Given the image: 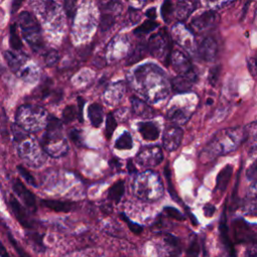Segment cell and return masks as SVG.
<instances>
[{
  "label": "cell",
  "mask_w": 257,
  "mask_h": 257,
  "mask_svg": "<svg viewBox=\"0 0 257 257\" xmlns=\"http://www.w3.org/2000/svg\"><path fill=\"white\" fill-rule=\"evenodd\" d=\"M247 178L252 182H257V160L253 162L246 172Z\"/></svg>",
  "instance_id": "ee69618b"
},
{
  "label": "cell",
  "mask_w": 257,
  "mask_h": 257,
  "mask_svg": "<svg viewBox=\"0 0 257 257\" xmlns=\"http://www.w3.org/2000/svg\"><path fill=\"white\" fill-rule=\"evenodd\" d=\"M187 215L190 217V220H191V222L193 223V225H198V220L196 219V217L193 215L190 211H189V209L187 208Z\"/></svg>",
  "instance_id": "11a10c76"
},
{
  "label": "cell",
  "mask_w": 257,
  "mask_h": 257,
  "mask_svg": "<svg viewBox=\"0 0 257 257\" xmlns=\"http://www.w3.org/2000/svg\"><path fill=\"white\" fill-rule=\"evenodd\" d=\"M22 1H23V0H13V2H12V8H11L12 13L16 12V11L19 9V7H20L21 4H22Z\"/></svg>",
  "instance_id": "816d5d0a"
},
{
  "label": "cell",
  "mask_w": 257,
  "mask_h": 257,
  "mask_svg": "<svg viewBox=\"0 0 257 257\" xmlns=\"http://www.w3.org/2000/svg\"><path fill=\"white\" fill-rule=\"evenodd\" d=\"M245 257H257V245H254L252 247H250L246 251Z\"/></svg>",
  "instance_id": "681fc988"
},
{
  "label": "cell",
  "mask_w": 257,
  "mask_h": 257,
  "mask_svg": "<svg viewBox=\"0 0 257 257\" xmlns=\"http://www.w3.org/2000/svg\"><path fill=\"white\" fill-rule=\"evenodd\" d=\"M218 22H219V15L216 12L206 11L193 19L190 26L193 31L199 34V32L214 27Z\"/></svg>",
  "instance_id": "30bf717a"
},
{
  "label": "cell",
  "mask_w": 257,
  "mask_h": 257,
  "mask_svg": "<svg viewBox=\"0 0 257 257\" xmlns=\"http://www.w3.org/2000/svg\"><path fill=\"white\" fill-rule=\"evenodd\" d=\"M5 59L7 61L8 67L13 73H19L22 70V66L24 63V58L25 56L23 55H17L15 53H12L10 51H5L4 52Z\"/></svg>",
  "instance_id": "cb8c5ba5"
},
{
  "label": "cell",
  "mask_w": 257,
  "mask_h": 257,
  "mask_svg": "<svg viewBox=\"0 0 257 257\" xmlns=\"http://www.w3.org/2000/svg\"><path fill=\"white\" fill-rule=\"evenodd\" d=\"M70 137L72 141L77 145V146H83V139H82V134L78 130H72L70 133Z\"/></svg>",
  "instance_id": "7dc6e473"
},
{
  "label": "cell",
  "mask_w": 257,
  "mask_h": 257,
  "mask_svg": "<svg viewBox=\"0 0 257 257\" xmlns=\"http://www.w3.org/2000/svg\"><path fill=\"white\" fill-rule=\"evenodd\" d=\"M132 107H133L135 114H137L138 116H140L142 118H150L154 115L153 110L147 104H145L141 100L135 98V96H133L132 98Z\"/></svg>",
  "instance_id": "d4e9b609"
},
{
  "label": "cell",
  "mask_w": 257,
  "mask_h": 257,
  "mask_svg": "<svg viewBox=\"0 0 257 257\" xmlns=\"http://www.w3.org/2000/svg\"><path fill=\"white\" fill-rule=\"evenodd\" d=\"M85 101L82 98H79V119L81 122H83V107H84Z\"/></svg>",
  "instance_id": "f5cc1de1"
},
{
  "label": "cell",
  "mask_w": 257,
  "mask_h": 257,
  "mask_svg": "<svg viewBox=\"0 0 257 257\" xmlns=\"http://www.w3.org/2000/svg\"><path fill=\"white\" fill-rule=\"evenodd\" d=\"M158 26H159V23L156 22L155 20H147L146 22L141 24L139 27H137V29L135 30V34L146 35V34H149V32L153 31Z\"/></svg>",
  "instance_id": "1f68e13d"
},
{
  "label": "cell",
  "mask_w": 257,
  "mask_h": 257,
  "mask_svg": "<svg viewBox=\"0 0 257 257\" xmlns=\"http://www.w3.org/2000/svg\"><path fill=\"white\" fill-rule=\"evenodd\" d=\"M206 1H208V2H215V1H217V0H206Z\"/></svg>",
  "instance_id": "680465c9"
},
{
  "label": "cell",
  "mask_w": 257,
  "mask_h": 257,
  "mask_svg": "<svg viewBox=\"0 0 257 257\" xmlns=\"http://www.w3.org/2000/svg\"><path fill=\"white\" fill-rule=\"evenodd\" d=\"M77 109L74 106H68L66 109H64L63 113H62V117H63V122L66 124H69L71 122H73L77 116Z\"/></svg>",
  "instance_id": "8d00e7d4"
},
{
  "label": "cell",
  "mask_w": 257,
  "mask_h": 257,
  "mask_svg": "<svg viewBox=\"0 0 257 257\" xmlns=\"http://www.w3.org/2000/svg\"><path fill=\"white\" fill-rule=\"evenodd\" d=\"M136 85L141 94L150 102L156 103L168 93L167 81L164 73L154 64H147L139 68L135 73Z\"/></svg>",
  "instance_id": "6da1fadb"
},
{
  "label": "cell",
  "mask_w": 257,
  "mask_h": 257,
  "mask_svg": "<svg viewBox=\"0 0 257 257\" xmlns=\"http://www.w3.org/2000/svg\"><path fill=\"white\" fill-rule=\"evenodd\" d=\"M106 124H107V126H106V137H107L108 140H110L113 136L114 131L116 130V128H117V121H116L113 114L108 115Z\"/></svg>",
  "instance_id": "836d02e7"
},
{
  "label": "cell",
  "mask_w": 257,
  "mask_h": 257,
  "mask_svg": "<svg viewBox=\"0 0 257 257\" xmlns=\"http://www.w3.org/2000/svg\"><path fill=\"white\" fill-rule=\"evenodd\" d=\"M232 173H233V167L231 165H227L220 171L216 180V187H215L216 191L223 192L226 190L228 183L231 179Z\"/></svg>",
  "instance_id": "44dd1931"
},
{
  "label": "cell",
  "mask_w": 257,
  "mask_h": 257,
  "mask_svg": "<svg viewBox=\"0 0 257 257\" xmlns=\"http://www.w3.org/2000/svg\"><path fill=\"white\" fill-rule=\"evenodd\" d=\"M19 25L25 41L35 50H40L43 47L42 30L38 20L29 12H22L19 15Z\"/></svg>",
  "instance_id": "52a82bcc"
},
{
  "label": "cell",
  "mask_w": 257,
  "mask_h": 257,
  "mask_svg": "<svg viewBox=\"0 0 257 257\" xmlns=\"http://www.w3.org/2000/svg\"><path fill=\"white\" fill-rule=\"evenodd\" d=\"M139 131L142 137L147 141H155L160 136V128L155 123H140Z\"/></svg>",
  "instance_id": "ffe728a7"
},
{
  "label": "cell",
  "mask_w": 257,
  "mask_h": 257,
  "mask_svg": "<svg viewBox=\"0 0 257 257\" xmlns=\"http://www.w3.org/2000/svg\"><path fill=\"white\" fill-rule=\"evenodd\" d=\"M63 1H64V9H66L67 15L70 18H73L75 15L77 0H63Z\"/></svg>",
  "instance_id": "b9f144b4"
},
{
  "label": "cell",
  "mask_w": 257,
  "mask_h": 257,
  "mask_svg": "<svg viewBox=\"0 0 257 257\" xmlns=\"http://www.w3.org/2000/svg\"><path fill=\"white\" fill-rule=\"evenodd\" d=\"M115 23V18L111 14H104L101 20V28L103 31L109 30Z\"/></svg>",
  "instance_id": "ab89813d"
},
{
  "label": "cell",
  "mask_w": 257,
  "mask_h": 257,
  "mask_svg": "<svg viewBox=\"0 0 257 257\" xmlns=\"http://www.w3.org/2000/svg\"><path fill=\"white\" fill-rule=\"evenodd\" d=\"M171 62L174 70L180 76H186V75H191L195 73L194 70H193L190 60L180 51H174L172 53Z\"/></svg>",
  "instance_id": "7c38bea8"
},
{
  "label": "cell",
  "mask_w": 257,
  "mask_h": 257,
  "mask_svg": "<svg viewBox=\"0 0 257 257\" xmlns=\"http://www.w3.org/2000/svg\"><path fill=\"white\" fill-rule=\"evenodd\" d=\"M16 120L17 125L23 130L37 132L43 128L45 121H48V117L46 118V112L43 108L27 105L18 110Z\"/></svg>",
  "instance_id": "8992f818"
},
{
  "label": "cell",
  "mask_w": 257,
  "mask_h": 257,
  "mask_svg": "<svg viewBox=\"0 0 257 257\" xmlns=\"http://www.w3.org/2000/svg\"><path fill=\"white\" fill-rule=\"evenodd\" d=\"M12 187H13V191L18 195V197L25 203V205L29 209L36 211L37 210L36 196L32 194V193L17 179L14 180Z\"/></svg>",
  "instance_id": "9a60e30c"
},
{
  "label": "cell",
  "mask_w": 257,
  "mask_h": 257,
  "mask_svg": "<svg viewBox=\"0 0 257 257\" xmlns=\"http://www.w3.org/2000/svg\"><path fill=\"white\" fill-rule=\"evenodd\" d=\"M164 211H165V213H166L169 217H171V218H173V219H176V220H178V221H183V220L185 219V216H184L179 210H177V209L174 208V207H165Z\"/></svg>",
  "instance_id": "60d3db41"
},
{
  "label": "cell",
  "mask_w": 257,
  "mask_h": 257,
  "mask_svg": "<svg viewBox=\"0 0 257 257\" xmlns=\"http://www.w3.org/2000/svg\"><path fill=\"white\" fill-rule=\"evenodd\" d=\"M247 67L251 76H257V57H249L247 59Z\"/></svg>",
  "instance_id": "f6af8a7d"
},
{
  "label": "cell",
  "mask_w": 257,
  "mask_h": 257,
  "mask_svg": "<svg viewBox=\"0 0 257 257\" xmlns=\"http://www.w3.org/2000/svg\"><path fill=\"white\" fill-rule=\"evenodd\" d=\"M199 56L205 61H213L215 60L218 53V45L216 41L211 38H205L198 46Z\"/></svg>",
  "instance_id": "4fadbf2b"
},
{
  "label": "cell",
  "mask_w": 257,
  "mask_h": 257,
  "mask_svg": "<svg viewBox=\"0 0 257 257\" xmlns=\"http://www.w3.org/2000/svg\"><path fill=\"white\" fill-rule=\"evenodd\" d=\"M136 195L145 201H156L163 196V185L158 174L147 171L139 175L134 183Z\"/></svg>",
  "instance_id": "5b68a950"
},
{
  "label": "cell",
  "mask_w": 257,
  "mask_h": 257,
  "mask_svg": "<svg viewBox=\"0 0 257 257\" xmlns=\"http://www.w3.org/2000/svg\"><path fill=\"white\" fill-rule=\"evenodd\" d=\"M120 217H122V219L128 224V228L131 229V231H132L133 233H135V234H141V233L143 232L144 227L142 226V225H140V224H138V223H135V222H133L132 220L128 219V217H127V215H126L125 213H121V214H120Z\"/></svg>",
  "instance_id": "e575fe53"
},
{
  "label": "cell",
  "mask_w": 257,
  "mask_h": 257,
  "mask_svg": "<svg viewBox=\"0 0 257 257\" xmlns=\"http://www.w3.org/2000/svg\"><path fill=\"white\" fill-rule=\"evenodd\" d=\"M182 139H183L182 128H180L175 125H171L164 132V136H163L164 148L170 152L175 151L176 149L179 148Z\"/></svg>",
  "instance_id": "8fae6325"
},
{
  "label": "cell",
  "mask_w": 257,
  "mask_h": 257,
  "mask_svg": "<svg viewBox=\"0 0 257 257\" xmlns=\"http://www.w3.org/2000/svg\"><path fill=\"white\" fill-rule=\"evenodd\" d=\"M233 229H234V236L238 242L256 240L254 232H252L248 228L246 223L242 220H236L233 222Z\"/></svg>",
  "instance_id": "2e32d148"
},
{
  "label": "cell",
  "mask_w": 257,
  "mask_h": 257,
  "mask_svg": "<svg viewBox=\"0 0 257 257\" xmlns=\"http://www.w3.org/2000/svg\"><path fill=\"white\" fill-rule=\"evenodd\" d=\"M43 206L51 209L55 212H70L74 208V204L69 201H59V200H43Z\"/></svg>",
  "instance_id": "7402d4cb"
},
{
  "label": "cell",
  "mask_w": 257,
  "mask_h": 257,
  "mask_svg": "<svg viewBox=\"0 0 257 257\" xmlns=\"http://www.w3.org/2000/svg\"><path fill=\"white\" fill-rule=\"evenodd\" d=\"M247 138L245 128H231L219 132L209 144L207 151L214 156L234 151Z\"/></svg>",
  "instance_id": "3957f363"
},
{
  "label": "cell",
  "mask_w": 257,
  "mask_h": 257,
  "mask_svg": "<svg viewBox=\"0 0 257 257\" xmlns=\"http://www.w3.org/2000/svg\"><path fill=\"white\" fill-rule=\"evenodd\" d=\"M42 147L45 153L54 158L61 157L68 152L69 146L62 135L61 122L53 116L48 118L46 133L42 139Z\"/></svg>",
  "instance_id": "7a4b0ae2"
},
{
  "label": "cell",
  "mask_w": 257,
  "mask_h": 257,
  "mask_svg": "<svg viewBox=\"0 0 257 257\" xmlns=\"http://www.w3.org/2000/svg\"><path fill=\"white\" fill-rule=\"evenodd\" d=\"M219 75H220V67H215L212 68V70L209 73V82L212 86H215L218 79H219Z\"/></svg>",
  "instance_id": "bcb514c9"
},
{
  "label": "cell",
  "mask_w": 257,
  "mask_h": 257,
  "mask_svg": "<svg viewBox=\"0 0 257 257\" xmlns=\"http://www.w3.org/2000/svg\"><path fill=\"white\" fill-rule=\"evenodd\" d=\"M199 4V0H182L176 7L177 17L180 20L187 19Z\"/></svg>",
  "instance_id": "ac0fdd59"
},
{
  "label": "cell",
  "mask_w": 257,
  "mask_h": 257,
  "mask_svg": "<svg viewBox=\"0 0 257 257\" xmlns=\"http://www.w3.org/2000/svg\"><path fill=\"white\" fill-rule=\"evenodd\" d=\"M133 147V139L130 133L125 132L116 142V148L119 150H130Z\"/></svg>",
  "instance_id": "4316f807"
},
{
  "label": "cell",
  "mask_w": 257,
  "mask_h": 257,
  "mask_svg": "<svg viewBox=\"0 0 257 257\" xmlns=\"http://www.w3.org/2000/svg\"><path fill=\"white\" fill-rule=\"evenodd\" d=\"M27 239L31 243V245L39 251H43L44 250V245L43 242V235L34 232V233H28L27 234Z\"/></svg>",
  "instance_id": "4dcf8cb0"
},
{
  "label": "cell",
  "mask_w": 257,
  "mask_h": 257,
  "mask_svg": "<svg viewBox=\"0 0 257 257\" xmlns=\"http://www.w3.org/2000/svg\"><path fill=\"white\" fill-rule=\"evenodd\" d=\"M9 206H10L15 218L21 224V226H23L24 228H29V229L34 227V221L30 219L26 210L21 206V204L13 196H10Z\"/></svg>",
  "instance_id": "5bb4252c"
},
{
  "label": "cell",
  "mask_w": 257,
  "mask_h": 257,
  "mask_svg": "<svg viewBox=\"0 0 257 257\" xmlns=\"http://www.w3.org/2000/svg\"><path fill=\"white\" fill-rule=\"evenodd\" d=\"M200 253V246L198 244V240L196 237L192 239L190 245L186 251V257H198Z\"/></svg>",
  "instance_id": "d590c367"
},
{
  "label": "cell",
  "mask_w": 257,
  "mask_h": 257,
  "mask_svg": "<svg viewBox=\"0 0 257 257\" xmlns=\"http://www.w3.org/2000/svg\"><path fill=\"white\" fill-rule=\"evenodd\" d=\"M127 168H128V172L130 174H136L137 173V169L133 163L132 160H128V165H127Z\"/></svg>",
  "instance_id": "f907efd6"
},
{
  "label": "cell",
  "mask_w": 257,
  "mask_h": 257,
  "mask_svg": "<svg viewBox=\"0 0 257 257\" xmlns=\"http://www.w3.org/2000/svg\"><path fill=\"white\" fill-rule=\"evenodd\" d=\"M167 119L174 123L175 125H179V124H183L185 123L187 120H186V114L180 110V109H171L169 112H168V115H167Z\"/></svg>",
  "instance_id": "83f0119b"
},
{
  "label": "cell",
  "mask_w": 257,
  "mask_h": 257,
  "mask_svg": "<svg viewBox=\"0 0 257 257\" xmlns=\"http://www.w3.org/2000/svg\"><path fill=\"white\" fill-rule=\"evenodd\" d=\"M215 211H216L215 207H214L213 205H211V204H207V205H205V207H204V214H205L206 217H211V216H213V214L215 213Z\"/></svg>",
  "instance_id": "c3c4849f"
},
{
  "label": "cell",
  "mask_w": 257,
  "mask_h": 257,
  "mask_svg": "<svg viewBox=\"0 0 257 257\" xmlns=\"http://www.w3.org/2000/svg\"><path fill=\"white\" fill-rule=\"evenodd\" d=\"M9 43H10V46L14 49V50H19L22 48V42L20 40V38L18 37V34L16 31V25L13 24L10 26V32H9Z\"/></svg>",
  "instance_id": "f1b7e54d"
},
{
  "label": "cell",
  "mask_w": 257,
  "mask_h": 257,
  "mask_svg": "<svg viewBox=\"0 0 257 257\" xmlns=\"http://www.w3.org/2000/svg\"><path fill=\"white\" fill-rule=\"evenodd\" d=\"M161 14H162V17L166 22L170 21L173 14V4L171 0H165L163 2L162 7H161Z\"/></svg>",
  "instance_id": "d6a6232c"
},
{
  "label": "cell",
  "mask_w": 257,
  "mask_h": 257,
  "mask_svg": "<svg viewBox=\"0 0 257 257\" xmlns=\"http://www.w3.org/2000/svg\"><path fill=\"white\" fill-rule=\"evenodd\" d=\"M225 217H226V216H225V212H224L223 215H222V219L220 221V227H219L221 240H222L225 248H226V250L229 254V257H236L233 244H232V242L229 238V235H228V228H227V225H226V218H225Z\"/></svg>",
  "instance_id": "d6986e66"
},
{
  "label": "cell",
  "mask_w": 257,
  "mask_h": 257,
  "mask_svg": "<svg viewBox=\"0 0 257 257\" xmlns=\"http://www.w3.org/2000/svg\"><path fill=\"white\" fill-rule=\"evenodd\" d=\"M165 176H166V180L168 182V188H169V193L171 194V196L174 198V199H177L178 197L176 196V193H175V190L173 188V184H172V178H171V171H170V167H169V164L166 165L165 167Z\"/></svg>",
  "instance_id": "7bdbcfd3"
},
{
  "label": "cell",
  "mask_w": 257,
  "mask_h": 257,
  "mask_svg": "<svg viewBox=\"0 0 257 257\" xmlns=\"http://www.w3.org/2000/svg\"><path fill=\"white\" fill-rule=\"evenodd\" d=\"M125 193V182L123 180L117 181L109 190V199L119 203Z\"/></svg>",
  "instance_id": "484cf974"
},
{
  "label": "cell",
  "mask_w": 257,
  "mask_h": 257,
  "mask_svg": "<svg viewBox=\"0 0 257 257\" xmlns=\"http://www.w3.org/2000/svg\"><path fill=\"white\" fill-rule=\"evenodd\" d=\"M44 60L47 67H54L59 60V54L56 50H50L46 53Z\"/></svg>",
  "instance_id": "74e56055"
},
{
  "label": "cell",
  "mask_w": 257,
  "mask_h": 257,
  "mask_svg": "<svg viewBox=\"0 0 257 257\" xmlns=\"http://www.w3.org/2000/svg\"><path fill=\"white\" fill-rule=\"evenodd\" d=\"M146 49H147V46L145 45V43H139L137 45L136 49L134 50V52L131 54L130 57H128V63L132 64V63H135V62L139 61L140 59H142L146 55Z\"/></svg>",
  "instance_id": "f546056e"
},
{
  "label": "cell",
  "mask_w": 257,
  "mask_h": 257,
  "mask_svg": "<svg viewBox=\"0 0 257 257\" xmlns=\"http://www.w3.org/2000/svg\"><path fill=\"white\" fill-rule=\"evenodd\" d=\"M151 53L158 58L170 59L171 58V41L165 29H161L157 35H155L148 45Z\"/></svg>",
  "instance_id": "ba28073f"
},
{
  "label": "cell",
  "mask_w": 257,
  "mask_h": 257,
  "mask_svg": "<svg viewBox=\"0 0 257 257\" xmlns=\"http://www.w3.org/2000/svg\"><path fill=\"white\" fill-rule=\"evenodd\" d=\"M111 165H112L113 167H120V166H121L120 162H119L118 160H116V159H114V160L111 161Z\"/></svg>",
  "instance_id": "9f6ffc18"
},
{
  "label": "cell",
  "mask_w": 257,
  "mask_h": 257,
  "mask_svg": "<svg viewBox=\"0 0 257 257\" xmlns=\"http://www.w3.org/2000/svg\"><path fill=\"white\" fill-rule=\"evenodd\" d=\"M17 170H18L19 174L24 178V180L26 181V183H28L29 185H32V186H37V182H36L35 177L32 176L24 167H22V166H17Z\"/></svg>",
  "instance_id": "f35d334b"
},
{
  "label": "cell",
  "mask_w": 257,
  "mask_h": 257,
  "mask_svg": "<svg viewBox=\"0 0 257 257\" xmlns=\"http://www.w3.org/2000/svg\"><path fill=\"white\" fill-rule=\"evenodd\" d=\"M146 15L150 18V20H155L156 19V9L155 8H150L147 11Z\"/></svg>",
  "instance_id": "db71d44e"
},
{
  "label": "cell",
  "mask_w": 257,
  "mask_h": 257,
  "mask_svg": "<svg viewBox=\"0 0 257 257\" xmlns=\"http://www.w3.org/2000/svg\"><path fill=\"white\" fill-rule=\"evenodd\" d=\"M1 256H2V257H10L3 246H2V249H1Z\"/></svg>",
  "instance_id": "6f0895ef"
},
{
  "label": "cell",
  "mask_w": 257,
  "mask_h": 257,
  "mask_svg": "<svg viewBox=\"0 0 257 257\" xmlns=\"http://www.w3.org/2000/svg\"><path fill=\"white\" fill-rule=\"evenodd\" d=\"M196 79L197 76L195 73L186 76H179L172 80V87L176 92H186L191 89Z\"/></svg>",
  "instance_id": "e0dca14e"
},
{
  "label": "cell",
  "mask_w": 257,
  "mask_h": 257,
  "mask_svg": "<svg viewBox=\"0 0 257 257\" xmlns=\"http://www.w3.org/2000/svg\"><path fill=\"white\" fill-rule=\"evenodd\" d=\"M12 132L14 140L19 144L18 153L20 157L30 166H40L43 164L44 158L40 147L37 145L34 139H31L23 128L19 126L14 125L12 127Z\"/></svg>",
  "instance_id": "277c9868"
},
{
  "label": "cell",
  "mask_w": 257,
  "mask_h": 257,
  "mask_svg": "<svg viewBox=\"0 0 257 257\" xmlns=\"http://www.w3.org/2000/svg\"><path fill=\"white\" fill-rule=\"evenodd\" d=\"M163 161V153L160 147L150 146L143 148L137 155V162L145 168L158 166Z\"/></svg>",
  "instance_id": "9c48e42d"
},
{
  "label": "cell",
  "mask_w": 257,
  "mask_h": 257,
  "mask_svg": "<svg viewBox=\"0 0 257 257\" xmlns=\"http://www.w3.org/2000/svg\"><path fill=\"white\" fill-rule=\"evenodd\" d=\"M90 123L93 127L99 128L104 121V112L99 104H92L87 111Z\"/></svg>",
  "instance_id": "603a6c76"
}]
</instances>
